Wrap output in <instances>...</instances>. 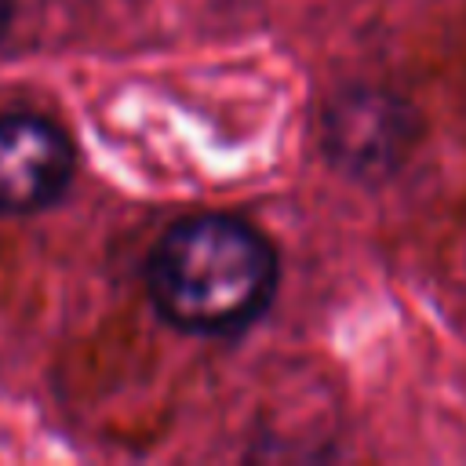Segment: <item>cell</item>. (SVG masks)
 <instances>
[{"mask_svg": "<svg viewBox=\"0 0 466 466\" xmlns=\"http://www.w3.org/2000/svg\"><path fill=\"white\" fill-rule=\"evenodd\" d=\"M157 313L189 335L251 324L277 288L273 244L233 215H189L164 229L146 262Z\"/></svg>", "mask_w": 466, "mask_h": 466, "instance_id": "1", "label": "cell"}, {"mask_svg": "<svg viewBox=\"0 0 466 466\" xmlns=\"http://www.w3.org/2000/svg\"><path fill=\"white\" fill-rule=\"evenodd\" d=\"M73 138L40 113L0 116V211L33 215L62 200L73 182Z\"/></svg>", "mask_w": 466, "mask_h": 466, "instance_id": "2", "label": "cell"}, {"mask_svg": "<svg viewBox=\"0 0 466 466\" xmlns=\"http://www.w3.org/2000/svg\"><path fill=\"white\" fill-rule=\"evenodd\" d=\"M375 131L404 135V109L393 106L386 95H360V98L353 95L339 113L328 116V142L353 167L386 160L382 149L375 146Z\"/></svg>", "mask_w": 466, "mask_h": 466, "instance_id": "3", "label": "cell"}, {"mask_svg": "<svg viewBox=\"0 0 466 466\" xmlns=\"http://www.w3.org/2000/svg\"><path fill=\"white\" fill-rule=\"evenodd\" d=\"M7 25H11V0H0V40H4Z\"/></svg>", "mask_w": 466, "mask_h": 466, "instance_id": "4", "label": "cell"}]
</instances>
